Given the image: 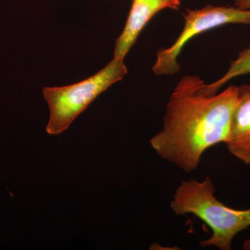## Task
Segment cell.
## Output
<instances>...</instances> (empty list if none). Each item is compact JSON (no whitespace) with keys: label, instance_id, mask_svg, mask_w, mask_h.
Instances as JSON below:
<instances>
[{"label":"cell","instance_id":"8992f818","mask_svg":"<svg viewBox=\"0 0 250 250\" xmlns=\"http://www.w3.org/2000/svg\"><path fill=\"white\" fill-rule=\"evenodd\" d=\"M225 144L233 156L250 166V84L238 87V103Z\"/></svg>","mask_w":250,"mask_h":250},{"label":"cell","instance_id":"3957f363","mask_svg":"<svg viewBox=\"0 0 250 250\" xmlns=\"http://www.w3.org/2000/svg\"><path fill=\"white\" fill-rule=\"evenodd\" d=\"M127 72L123 59L113 58L100 71L79 83L44 88L42 93L50 112L47 134L58 135L65 131L94 100L123 80Z\"/></svg>","mask_w":250,"mask_h":250},{"label":"cell","instance_id":"52a82bcc","mask_svg":"<svg viewBox=\"0 0 250 250\" xmlns=\"http://www.w3.org/2000/svg\"><path fill=\"white\" fill-rule=\"evenodd\" d=\"M250 73V47L240 52L238 58L230 64L228 72L221 78L210 84L202 83L200 90L206 95H215L225 83L237 77Z\"/></svg>","mask_w":250,"mask_h":250},{"label":"cell","instance_id":"6da1fadb","mask_svg":"<svg viewBox=\"0 0 250 250\" xmlns=\"http://www.w3.org/2000/svg\"><path fill=\"white\" fill-rule=\"evenodd\" d=\"M203 82L191 75L179 81L167 104L162 129L149 141L158 155L186 172L197 170L209 148L226 142L238 103V86L206 95L200 90Z\"/></svg>","mask_w":250,"mask_h":250},{"label":"cell","instance_id":"5b68a950","mask_svg":"<svg viewBox=\"0 0 250 250\" xmlns=\"http://www.w3.org/2000/svg\"><path fill=\"white\" fill-rule=\"evenodd\" d=\"M181 0H132L124 29L117 39L113 58L123 59L148 22L162 10H179Z\"/></svg>","mask_w":250,"mask_h":250},{"label":"cell","instance_id":"277c9868","mask_svg":"<svg viewBox=\"0 0 250 250\" xmlns=\"http://www.w3.org/2000/svg\"><path fill=\"white\" fill-rule=\"evenodd\" d=\"M184 25L173 44L159 49L152 70L157 76H170L179 71L177 59L184 46L194 37L205 31L226 24H250V10L236 6L207 5L200 9H187L182 14Z\"/></svg>","mask_w":250,"mask_h":250},{"label":"cell","instance_id":"9c48e42d","mask_svg":"<svg viewBox=\"0 0 250 250\" xmlns=\"http://www.w3.org/2000/svg\"><path fill=\"white\" fill-rule=\"evenodd\" d=\"M243 249L244 250H250V238H248L243 243Z\"/></svg>","mask_w":250,"mask_h":250},{"label":"cell","instance_id":"7a4b0ae2","mask_svg":"<svg viewBox=\"0 0 250 250\" xmlns=\"http://www.w3.org/2000/svg\"><path fill=\"white\" fill-rule=\"evenodd\" d=\"M215 192L209 177L183 181L174 192L170 207L177 215H195L211 229V236L199 243L202 248L231 250L235 237L250 227V208L227 207L215 197Z\"/></svg>","mask_w":250,"mask_h":250},{"label":"cell","instance_id":"ba28073f","mask_svg":"<svg viewBox=\"0 0 250 250\" xmlns=\"http://www.w3.org/2000/svg\"><path fill=\"white\" fill-rule=\"evenodd\" d=\"M234 6L238 9L250 10V0H234Z\"/></svg>","mask_w":250,"mask_h":250}]
</instances>
